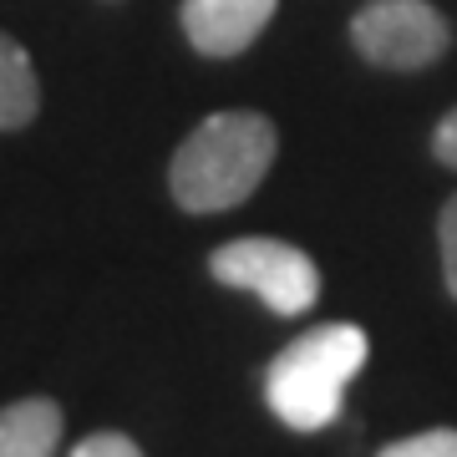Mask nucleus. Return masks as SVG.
Listing matches in <instances>:
<instances>
[{"label":"nucleus","mask_w":457,"mask_h":457,"mask_svg":"<svg viewBox=\"0 0 457 457\" xmlns=\"http://www.w3.org/2000/svg\"><path fill=\"white\" fill-rule=\"evenodd\" d=\"M275 153H279V128L264 112H249V107L209 112L173 153L168 194L183 213L239 209L264 183V173L275 168Z\"/></svg>","instance_id":"1"},{"label":"nucleus","mask_w":457,"mask_h":457,"mask_svg":"<svg viewBox=\"0 0 457 457\" xmlns=\"http://www.w3.org/2000/svg\"><path fill=\"white\" fill-rule=\"evenodd\" d=\"M371 356L366 330L351 320H326L279 345V356L264 366V402L290 432H326L341 422L345 386L361 376Z\"/></svg>","instance_id":"2"},{"label":"nucleus","mask_w":457,"mask_h":457,"mask_svg":"<svg viewBox=\"0 0 457 457\" xmlns=\"http://www.w3.org/2000/svg\"><path fill=\"white\" fill-rule=\"evenodd\" d=\"M209 275L228 290L254 295L264 311L285 315V320L315 311V300H320V270L311 254L285 239H264V234L219 245L209 254Z\"/></svg>","instance_id":"3"},{"label":"nucleus","mask_w":457,"mask_h":457,"mask_svg":"<svg viewBox=\"0 0 457 457\" xmlns=\"http://www.w3.org/2000/svg\"><path fill=\"white\" fill-rule=\"evenodd\" d=\"M351 46L376 71H427L453 51V21L432 0H366L351 16Z\"/></svg>","instance_id":"4"},{"label":"nucleus","mask_w":457,"mask_h":457,"mask_svg":"<svg viewBox=\"0 0 457 457\" xmlns=\"http://www.w3.org/2000/svg\"><path fill=\"white\" fill-rule=\"evenodd\" d=\"M275 11H279V0H183L179 26L198 56L234 62V56H245L264 36Z\"/></svg>","instance_id":"5"},{"label":"nucleus","mask_w":457,"mask_h":457,"mask_svg":"<svg viewBox=\"0 0 457 457\" xmlns=\"http://www.w3.org/2000/svg\"><path fill=\"white\" fill-rule=\"evenodd\" d=\"M62 447V407L51 396H21L0 407V457H51Z\"/></svg>","instance_id":"6"},{"label":"nucleus","mask_w":457,"mask_h":457,"mask_svg":"<svg viewBox=\"0 0 457 457\" xmlns=\"http://www.w3.org/2000/svg\"><path fill=\"white\" fill-rule=\"evenodd\" d=\"M36 112H41V77L31 51L11 31H0V132L31 128Z\"/></svg>","instance_id":"7"},{"label":"nucleus","mask_w":457,"mask_h":457,"mask_svg":"<svg viewBox=\"0 0 457 457\" xmlns=\"http://www.w3.org/2000/svg\"><path fill=\"white\" fill-rule=\"evenodd\" d=\"M381 457H457V427H432V432H417V437L386 442Z\"/></svg>","instance_id":"8"},{"label":"nucleus","mask_w":457,"mask_h":457,"mask_svg":"<svg viewBox=\"0 0 457 457\" xmlns=\"http://www.w3.org/2000/svg\"><path fill=\"white\" fill-rule=\"evenodd\" d=\"M437 245H442V285H447V295L457 300V194L447 198V204H442Z\"/></svg>","instance_id":"9"},{"label":"nucleus","mask_w":457,"mask_h":457,"mask_svg":"<svg viewBox=\"0 0 457 457\" xmlns=\"http://www.w3.org/2000/svg\"><path fill=\"white\" fill-rule=\"evenodd\" d=\"M143 447H137V437H128V432H87L77 447H71V457H137Z\"/></svg>","instance_id":"10"},{"label":"nucleus","mask_w":457,"mask_h":457,"mask_svg":"<svg viewBox=\"0 0 457 457\" xmlns=\"http://www.w3.org/2000/svg\"><path fill=\"white\" fill-rule=\"evenodd\" d=\"M432 158L457 173V107L453 112H442V122L432 128Z\"/></svg>","instance_id":"11"}]
</instances>
